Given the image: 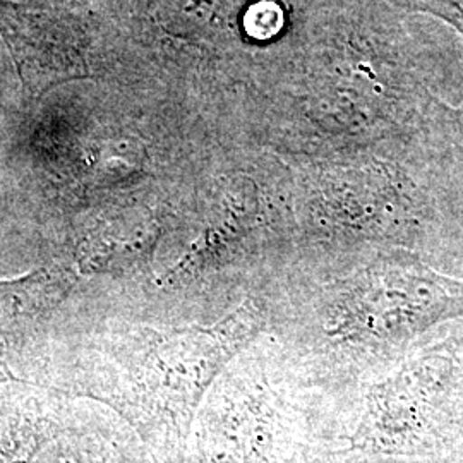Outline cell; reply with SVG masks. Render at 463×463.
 <instances>
[{
	"instance_id": "3957f363",
	"label": "cell",
	"mask_w": 463,
	"mask_h": 463,
	"mask_svg": "<svg viewBox=\"0 0 463 463\" xmlns=\"http://www.w3.org/2000/svg\"><path fill=\"white\" fill-rule=\"evenodd\" d=\"M0 36L34 99L91 76L83 21L57 0H0Z\"/></svg>"
},
{
	"instance_id": "277c9868",
	"label": "cell",
	"mask_w": 463,
	"mask_h": 463,
	"mask_svg": "<svg viewBox=\"0 0 463 463\" xmlns=\"http://www.w3.org/2000/svg\"><path fill=\"white\" fill-rule=\"evenodd\" d=\"M74 283L76 273L64 266L0 280V359L17 355L40 340Z\"/></svg>"
},
{
	"instance_id": "8992f818",
	"label": "cell",
	"mask_w": 463,
	"mask_h": 463,
	"mask_svg": "<svg viewBox=\"0 0 463 463\" xmlns=\"http://www.w3.org/2000/svg\"><path fill=\"white\" fill-rule=\"evenodd\" d=\"M414 2V0H412ZM415 2H430V7H434L443 14V11H457V16L463 19V0H415Z\"/></svg>"
},
{
	"instance_id": "5b68a950",
	"label": "cell",
	"mask_w": 463,
	"mask_h": 463,
	"mask_svg": "<svg viewBox=\"0 0 463 463\" xmlns=\"http://www.w3.org/2000/svg\"><path fill=\"white\" fill-rule=\"evenodd\" d=\"M426 414L414 386V371L381 381L367 395L364 417L350 438L352 449L411 453L426 432Z\"/></svg>"
},
{
	"instance_id": "7a4b0ae2",
	"label": "cell",
	"mask_w": 463,
	"mask_h": 463,
	"mask_svg": "<svg viewBox=\"0 0 463 463\" xmlns=\"http://www.w3.org/2000/svg\"><path fill=\"white\" fill-rule=\"evenodd\" d=\"M462 313V280L434 271L411 254L395 252L345 281L328 330L345 342L390 345Z\"/></svg>"
},
{
	"instance_id": "6da1fadb",
	"label": "cell",
	"mask_w": 463,
	"mask_h": 463,
	"mask_svg": "<svg viewBox=\"0 0 463 463\" xmlns=\"http://www.w3.org/2000/svg\"><path fill=\"white\" fill-rule=\"evenodd\" d=\"M261 326L244 302L213 326L114 331L86 348L71 390L110 407L149 447L181 451L206 392Z\"/></svg>"
}]
</instances>
